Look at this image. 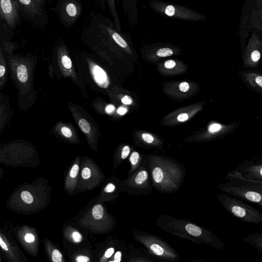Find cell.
<instances>
[{
	"instance_id": "obj_39",
	"label": "cell",
	"mask_w": 262,
	"mask_h": 262,
	"mask_svg": "<svg viewBox=\"0 0 262 262\" xmlns=\"http://www.w3.org/2000/svg\"><path fill=\"white\" fill-rule=\"evenodd\" d=\"M189 89V84L187 82H182L179 84V89L183 92H186L188 91Z\"/></svg>"
},
{
	"instance_id": "obj_30",
	"label": "cell",
	"mask_w": 262,
	"mask_h": 262,
	"mask_svg": "<svg viewBox=\"0 0 262 262\" xmlns=\"http://www.w3.org/2000/svg\"><path fill=\"white\" fill-rule=\"evenodd\" d=\"M116 189V185L113 183H108L104 187L103 192L105 193H113L115 192Z\"/></svg>"
},
{
	"instance_id": "obj_46",
	"label": "cell",
	"mask_w": 262,
	"mask_h": 262,
	"mask_svg": "<svg viewBox=\"0 0 262 262\" xmlns=\"http://www.w3.org/2000/svg\"><path fill=\"white\" fill-rule=\"evenodd\" d=\"M127 112V109L124 107H120L117 110V113L121 115H123Z\"/></svg>"
},
{
	"instance_id": "obj_14",
	"label": "cell",
	"mask_w": 262,
	"mask_h": 262,
	"mask_svg": "<svg viewBox=\"0 0 262 262\" xmlns=\"http://www.w3.org/2000/svg\"><path fill=\"white\" fill-rule=\"evenodd\" d=\"M126 185L142 189L147 192L151 191L149 173L145 167L142 166L136 172L125 182Z\"/></svg>"
},
{
	"instance_id": "obj_7",
	"label": "cell",
	"mask_w": 262,
	"mask_h": 262,
	"mask_svg": "<svg viewBox=\"0 0 262 262\" xmlns=\"http://www.w3.org/2000/svg\"><path fill=\"white\" fill-rule=\"evenodd\" d=\"M217 199L229 213L241 221L256 224L262 222V213L244 201L224 192L218 194Z\"/></svg>"
},
{
	"instance_id": "obj_13",
	"label": "cell",
	"mask_w": 262,
	"mask_h": 262,
	"mask_svg": "<svg viewBox=\"0 0 262 262\" xmlns=\"http://www.w3.org/2000/svg\"><path fill=\"white\" fill-rule=\"evenodd\" d=\"M232 171H236L244 177L254 180L262 181L261 162L245 161Z\"/></svg>"
},
{
	"instance_id": "obj_35",
	"label": "cell",
	"mask_w": 262,
	"mask_h": 262,
	"mask_svg": "<svg viewBox=\"0 0 262 262\" xmlns=\"http://www.w3.org/2000/svg\"><path fill=\"white\" fill-rule=\"evenodd\" d=\"M143 140L148 144L152 143L154 141V138L152 136L149 134L144 133L142 135Z\"/></svg>"
},
{
	"instance_id": "obj_23",
	"label": "cell",
	"mask_w": 262,
	"mask_h": 262,
	"mask_svg": "<svg viewBox=\"0 0 262 262\" xmlns=\"http://www.w3.org/2000/svg\"><path fill=\"white\" fill-rule=\"evenodd\" d=\"M106 1L117 30L120 32L121 31V25L116 8L115 0H106Z\"/></svg>"
},
{
	"instance_id": "obj_27",
	"label": "cell",
	"mask_w": 262,
	"mask_h": 262,
	"mask_svg": "<svg viewBox=\"0 0 262 262\" xmlns=\"http://www.w3.org/2000/svg\"><path fill=\"white\" fill-rule=\"evenodd\" d=\"M115 252V249L113 247H110L107 248L103 255L99 259L100 262H106L109 260L114 254Z\"/></svg>"
},
{
	"instance_id": "obj_29",
	"label": "cell",
	"mask_w": 262,
	"mask_h": 262,
	"mask_svg": "<svg viewBox=\"0 0 262 262\" xmlns=\"http://www.w3.org/2000/svg\"><path fill=\"white\" fill-rule=\"evenodd\" d=\"M172 54V50L168 48L160 49L157 52V55L161 57L169 56Z\"/></svg>"
},
{
	"instance_id": "obj_18",
	"label": "cell",
	"mask_w": 262,
	"mask_h": 262,
	"mask_svg": "<svg viewBox=\"0 0 262 262\" xmlns=\"http://www.w3.org/2000/svg\"><path fill=\"white\" fill-rule=\"evenodd\" d=\"M22 8L25 13L30 17L40 15L42 12L41 7L33 0H15Z\"/></svg>"
},
{
	"instance_id": "obj_11",
	"label": "cell",
	"mask_w": 262,
	"mask_h": 262,
	"mask_svg": "<svg viewBox=\"0 0 262 262\" xmlns=\"http://www.w3.org/2000/svg\"><path fill=\"white\" fill-rule=\"evenodd\" d=\"M103 178L99 167L93 161L86 160L81 166L77 188L84 190L93 189L102 182Z\"/></svg>"
},
{
	"instance_id": "obj_3",
	"label": "cell",
	"mask_w": 262,
	"mask_h": 262,
	"mask_svg": "<svg viewBox=\"0 0 262 262\" xmlns=\"http://www.w3.org/2000/svg\"><path fill=\"white\" fill-rule=\"evenodd\" d=\"M151 184L158 191L170 194L177 192L186 176L184 166L167 157L153 156L149 159Z\"/></svg>"
},
{
	"instance_id": "obj_2",
	"label": "cell",
	"mask_w": 262,
	"mask_h": 262,
	"mask_svg": "<svg viewBox=\"0 0 262 262\" xmlns=\"http://www.w3.org/2000/svg\"><path fill=\"white\" fill-rule=\"evenodd\" d=\"M156 224L163 230L180 238L197 244H205L219 250L226 247L221 239L213 233L187 219L161 214Z\"/></svg>"
},
{
	"instance_id": "obj_22",
	"label": "cell",
	"mask_w": 262,
	"mask_h": 262,
	"mask_svg": "<svg viewBox=\"0 0 262 262\" xmlns=\"http://www.w3.org/2000/svg\"><path fill=\"white\" fill-rule=\"evenodd\" d=\"M106 30L113 40L118 46L124 49L127 48L128 44L127 42L119 32H117V31L113 28L110 27H107Z\"/></svg>"
},
{
	"instance_id": "obj_26",
	"label": "cell",
	"mask_w": 262,
	"mask_h": 262,
	"mask_svg": "<svg viewBox=\"0 0 262 262\" xmlns=\"http://www.w3.org/2000/svg\"><path fill=\"white\" fill-rule=\"evenodd\" d=\"M17 75L19 80L21 82L27 81L28 74L26 67L24 64H20L17 69Z\"/></svg>"
},
{
	"instance_id": "obj_6",
	"label": "cell",
	"mask_w": 262,
	"mask_h": 262,
	"mask_svg": "<svg viewBox=\"0 0 262 262\" xmlns=\"http://www.w3.org/2000/svg\"><path fill=\"white\" fill-rule=\"evenodd\" d=\"M135 238L158 260L165 262L179 261L180 256L177 250L160 237L147 232H136Z\"/></svg>"
},
{
	"instance_id": "obj_20",
	"label": "cell",
	"mask_w": 262,
	"mask_h": 262,
	"mask_svg": "<svg viewBox=\"0 0 262 262\" xmlns=\"http://www.w3.org/2000/svg\"><path fill=\"white\" fill-rule=\"evenodd\" d=\"M63 234L68 241L73 243L79 244L83 240L81 233L77 229L71 226H67L65 228Z\"/></svg>"
},
{
	"instance_id": "obj_4",
	"label": "cell",
	"mask_w": 262,
	"mask_h": 262,
	"mask_svg": "<svg viewBox=\"0 0 262 262\" xmlns=\"http://www.w3.org/2000/svg\"><path fill=\"white\" fill-rule=\"evenodd\" d=\"M226 182L217 187L222 192L262 207V181L247 179L236 171H230L225 176Z\"/></svg>"
},
{
	"instance_id": "obj_45",
	"label": "cell",
	"mask_w": 262,
	"mask_h": 262,
	"mask_svg": "<svg viewBox=\"0 0 262 262\" xmlns=\"http://www.w3.org/2000/svg\"><path fill=\"white\" fill-rule=\"evenodd\" d=\"M115 110V106L112 104H108L105 107V111L107 114H111Z\"/></svg>"
},
{
	"instance_id": "obj_48",
	"label": "cell",
	"mask_w": 262,
	"mask_h": 262,
	"mask_svg": "<svg viewBox=\"0 0 262 262\" xmlns=\"http://www.w3.org/2000/svg\"><path fill=\"white\" fill-rule=\"evenodd\" d=\"M5 71V67L3 66H0V77L4 75Z\"/></svg>"
},
{
	"instance_id": "obj_38",
	"label": "cell",
	"mask_w": 262,
	"mask_h": 262,
	"mask_svg": "<svg viewBox=\"0 0 262 262\" xmlns=\"http://www.w3.org/2000/svg\"><path fill=\"white\" fill-rule=\"evenodd\" d=\"M122 259V253L120 251H117L114 255L113 259L110 260L108 261L120 262Z\"/></svg>"
},
{
	"instance_id": "obj_32",
	"label": "cell",
	"mask_w": 262,
	"mask_h": 262,
	"mask_svg": "<svg viewBox=\"0 0 262 262\" xmlns=\"http://www.w3.org/2000/svg\"><path fill=\"white\" fill-rule=\"evenodd\" d=\"M74 260L77 262H90L91 258L85 255L79 254L75 257Z\"/></svg>"
},
{
	"instance_id": "obj_28",
	"label": "cell",
	"mask_w": 262,
	"mask_h": 262,
	"mask_svg": "<svg viewBox=\"0 0 262 262\" xmlns=\"http://www.w3.org/2000/svg\"><path fill=\"white\" fill-rule=\"evenodd\" d=\"M78 125L84 133H88L91 131V128L89 123L84 119H81L79 121Z\"/></svg>"
},
{
	"instance_id": "obj_16",
	"label": "cell",
	"mask_w": 262,
	"mask_h": 262,
	"mask_svg": "<svg viewBox=\"0 0 262 262\" xmlns=\"http://www.w3.org/2000/svg\"><path fill=\"white\" fill-rule=\"evenodd\" d=\"M79 171V161L76 160L71 166L65 180V188L69 193H72L77 188Z\"/></svg>"
},
{
	"instance_id": "obj_5",
	"label": "cell",
	"mask_w": 262,
	"mask_h": 262,
	"mask_svg": "<svg viewBox=\"0 0 262 262\" xmlns=\"http://www.w3.org/2000/svg\"><path fill=\"white\" fill-rule=\"evenodd\" d=\"M0 163L12 167L35 168L40 161L32 148L10 145L0 148Z\"/></svg>"
},
{
	"instance_id": "obj_10",
	"label": "cell",
	"mask_w": 262,
	"mask_h": 262,
	"mask_svg": "<svg viewBox=\"0 0 262 262\" xmlns=\"http://www.w3.org/2000/svg\"><path fill=\"white\" fill-rule=\"evenodd\" d=\"M0 248L6 260L10 262H28L18 243L12 234L0 227Z\"/></svg>"
},
{
	"instance_id": "obj_9",
	"label": "cell",
	"mask_w": 262,
	"mask_h": 262,
	"mask_svg": "<svg viewBox=\"0 0 262 262\" xmlns=\"http://www.w3.org/2000/svg\"><path fill=\"white\" fill-rule=\"evenodd\" d=\"M15 239L23 248L31 256L36 257L39 251V236L37 230L28 225L17 227Z\"/></svg>"
},
{
	"instance_id": "obj_41",
	"label": "cell",
	"mask_w": 262,
	"mask_h": 262,
	"mask_svg": "<svg viewBox=\"0 0 262 262\" xmlns=\"http://www.w3.org/2000/svg\"><path fill=\"white\" fill-rule=\"evenodd\" d=\"M176 66V62L174 60L169 59L166 60L164 63V66L166 69H171Z\"/></svg>"
},
{
	"instance_id": "obj_40",
	"label": "cell",
	"mask_w": 262,
	"mask_h": 262,
	"mask_svg": "<svg viewBox=\"0 0 262 262\" xmlns=\"http://www.w3.org/2000/svg\"><path fill=\"white\" fill-rule=\"evenodd\" d=\"M61 133L66 137L70 138L72 136V133L68 127L64 126L61 128Z\"/></svg>"
},
{
	"instance_id": "obj_50",
	"label": "cell",
	"mask_w": 262,
	"mask_h": 262,
	"mask_svg": "<svg viewBox=\"0 0 262 262\" xmlns=\"http://www.w3.org/2000/svg\"><path fill=\"white\" fill-rule=\"evenodd\" d=\"M4 173V170L0 168V178H2Z\"/></svg>"
},
{
	"instance_id": "obj_19",
	"label": "cell",
	"mask_w": 262,
	"mask_h": 262,
	"mask_svg": "<svg viewBox=\"0 0 262 262\" xmlns=\"http://www.w3.org/2000/svg\"><path fill=\"white\" fill-rule=\"evenodd\" d=\"M44 244L47 254L51 261L53 262H62L64 261L62 253L50 240L45 238Z\"/></svg>"
},
{
	"instance_id": "obj_47",
	"label": "cell",
	"mask_w": 262,
	"mask_h": 262,
	"mask_svg": "<svg viewBox=\"0 0 262 262\" xmlns=\"http://www.w3.org/2000/svg\"><path fill=\"white\" fill-rule=\"evenodd\" d=\"M256 83L260 86H262V77L261 76H257L255 78Z\"/></svg>"
},
{
	"instance_id": "obj_17",
	"label": "cell",
	"mask_w": 262,
	"mask_h": 262,
	"mask_svg": "<svg viewBox=\"0 0 262 262\" xmlns=\"http://www.w3.org/2000/svg\"><path fill=\"white\" fill-rule=\"evenodd\" d=\"M90 70L92 76L97 85L102 88H106L109 85V80L106 72L99 66L90 63Z\"/></svg>"
},
{
	"instance_id": "obj_25",
	"label": "cell",
	"mask_w": 262,
	"mask_h": 262,
	"mask_svg": "<svg viewBox=\"0 0 262 262\" xmlns=\"http://www.w3.org/2000/svg\"><path fill=\"white\" fill-rule=\"evenodd\" d=\"M129 162L131 164L130 171L136 170L139 167L141 162V157L137 151H134L129 157Z\"/></svg>"
},
{
	"instance_id": "obj_43",
	"label": "cell",
	"mask_w": 262,
	"mask_h": 262,
	"mask_svg": "<svg viewBox=\"0 0 262 262\" xmlns=\"http://www.w3.org/2000/svg\"><path fill=\"white\" fill-rule=\"evenodd\" d=\"M121 101L124 104L129 105L132 103L133 100L130 96L125 95L123 97Z\"/></svg>"
},
{
	"instance_id": "obj_1",
	"label": "cell",
	"mask_w": 262,
	"mask_h": 262,
	"mask_svg": "<svg viewBox=\"0 0 262 262\" xmlns=\"http://www.w3.org/2000/svg\"><path fill=\"white\" fill-rule=\"evenodd\" d=\"M51 188L44 178L20 184L6 202L10 210L24 215L33 214L44 209L51 200Z\"/></svg>"
},
{
	"instance_id": "obj_36",
	"label": "cell",
	"mask_w": 262,
	"mask_h": 262,
	"mask_svg": "<svg viewBox=\"0 0 262 262\" xmlns=\"http://www.w3.org/2000/svg\"><path fill=\"white\" fill-rule=\"evenodd\" d=\"M175 13V9L172 5H169L165 9V13L169 16H173Z\"/></svg>"
},
{
	"instance_id": "obj_37",
	"label": "cell",
	"mask_w": 262,
	"mask_h": 262,
	"mask_svg": "<svg viewBox=\"0 0 262 262\" xmlns=\"http://www.w3.org/2000/svg\"><path fill=\"white\" fill-rule=\"evenodd\" d=\"M251 58L253 61L257 62L260 58V54L259 51L255 50L251 54Z\"/></svg>"
},
{
	"instance_id": "obj_24",
	"label": "cell",
	"mask_w": 262,
	"mask_h": 262,
	"mask_svg": "<svg viewBox=\"0 0 262 262\" xmlns=\"http://www.w3.org/2000/svg\"><path fill=\"white\" fill-rule=\"evenodd\" d=\"M123 8L128 13V15L129 18H134V14L135 13V9L136 5L137 0H122Z\"/></svg>"
},
{
	"instance_id": "obj_49",
	"label": "cell",
	"mask_w": 262,
	"mask_h": 262,
	"mask_svg": "<svg viewBox=\"0 0 262 262\" xmlns=\"http://www.w3.org/2000/svg\"><path fill=\"white\" fill-rule=\"evenodd\" d=\"M37 4H38L40 7H42L43 6L45 0H33Z\"/></svg>"
},
{
	"instance_id": "obj_12",
	"label": "cell",
	"mask_w": 262,
	"mask_h": 262,
	"mask_svg": "<svg viewBox=\"0 0 262 262\" xmlns=\"http://www.w3.org/2000/svg\"><path fill=\"white\" fill-rule=\"evenodd\" d=\"M15 0H0V18L11 28L17 25L19 14Z\"/></svg>"
},
{
	"instance_id": "obj_34",
	"label": "cell",
	"mask_w": 262,
	"mask_h": 262,
	"mask_svg": "<svg viewBox=\"0 0 262 262\" xmlns=\"http://www.w3.org/2000/svg\"><path fill=\"white\" fill-rule=\"evenodd\" d=\"M222 128V126L218 123H214L210 125L208 128V131L210 133H214L219 131Z\"/></svg>"
},
{
	"instance_id": "obj_21",
	"label": "cell",
	"mask_w": 262,
	"mask_h": 262,
	"mask_svg": "<svg viewBox=\"0 0 262 262\" xmlns=\"http://www.w3.org/2000/svg\"><path fill=\"white\" fill-rule=\"evenodd\" d=\"M245 242H247L257 251L262 252V234L254 233L249 234L243 237Z\"/></svg>"
},
{
	"instance_id": "obj_8",
	"label": "cell",
	"mask_w": 262,
	"mask_h": 262,
	"mask_svg": "<svg viewBox=\"0 0 262 262\" xmlns=\"http://www.w3.org/2000/svg\"><path fill=\"white\" fill-rule=\"evenodd\" d=\"M112 217L106 213L101 204L94 205L79 221L80 226L98 233H105L112 227Z\"/></svg>"
},
{
	"instance_id": "obj_33",
	"label": "cell",
	"mask_w": 262,
	"mask_h": 262,
	"mask_svg": "<svg viewBox=\"0 0 262 262\" xmlns=\"http://www.w3.org/2000/svg\"><path fill=\"white\" fill-rule=\"evenodd\" d=\"M130 147L128 145L125 146L122 150L121 154V158L124 160L127 158L130 153Z\"/></svg>"
},
{
	"instance_id": "obj_51",
	"label": "cell",
	"mask_w": 262,
	"mask_h": 262,
	"mask_svg": "<svg viewBox=\"0 0 262 262\" xmlns=\"http://www.w3.org/2000/svg\"><path fill=\"white\" fill-rule=\"evenodd\" d=\"M2 261V258H1V254H0V262H1Z\"/></svg>"
},
{
	"instance_id": "obj_15",
	"label": "cell",
	"mask_w": 262,
	"mask_h": 262,
	"mask_svg": "<svg viewBox=\"0 0 262 262\" xmlns=\"http://www.w3.org/2000/svg\"><path fill=\"white\" fill-rule=\"evenodd\" d=\"M81 13L80 4L76 0H66L61 6L62 20L70 25L75 21Z\"/></svg>"
},
{
	"instance_id": "obj_42",
	"label": "cell",
	"mask_w": 262,
	"mask_h": 262,
	"mask_svg": "<svg viewBox=\"0 0 262 262\" xmlns=\"http://www.w3.org/2000/svg\"><path fill=\"white\" fill-rule=\"evenodd\" d=\"M189 117L187 113H182L177 117V120L179 122H185L188 120Z\"/></svg>"
},
{
	"instance_id": "obj_44",
	"label": "cell",
	"mask_w": 262,
	"mask_h": 262,
	"mask_svg": "<svg viewBox=\"0 0 262 262\" xmlns=\"http://www.w3.org/2000/svg\"><path fill=\"white\" fill-rule=\"evenodd\" d=\"M130 261H135V262H138V261H140V262H148V261H150L151 260L149 259H148L147 258L139 257V258H135L132 259Z\"/></svg>"
},
{
	"instance_id": "obj_31",
	"label": "cell",
	"mask_w": 262,
	"mask_h": 262,
	"mask_svg": "<svg viewBox=\"0 0 262 262\" xmlns=\"http://www.w3.org/2000/svg\"><path fill=\"white\" fill-rule=\"evenodd\" d=\"M61 62L63 66L66 69H70L72 66L70 58L67 55H63L61 57Z\"/></svg>"
}]
</instances>
